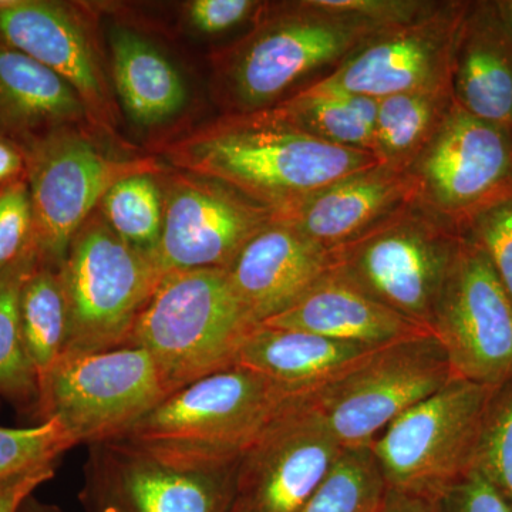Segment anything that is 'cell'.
<instances>
[{
    "instance_id": "1",
    "label": "cell",
    "mask_w": 512,
    "mask_h": 512,
    "mask_svg": "<svg viewBox=\"0 0 512 512\" xmlns=\"http://www.w3.org/2000/svg\"><path fill=\"white\" fill-rule=\"evenodd\" d=\"M167 157L183 173L217 181L276 217L343 178L380 165L366 151L309 136L272 109L229 114L175 143Z\"/></svg>"
},
{
    "instance_id": "2",
    "label": "cell",
    "mask_w": 512,
    "mask_h": 512,
    "mask_svg": "<svg viewBox=\"0 0 512 512\" xmlns=\"http://www.w3.org/2000/svg\"><path fill=\"white\" fill-rule=\"evenodd\" d=\"M384 29L326 0L292 3L265 16L222 64L235 113L271 109L338 69Z\"/></svg>"
},
{
    "instance_id": "3",
    "label": "cell",
    "mask_w": 512,
    "mask_h": 512,
    "mask_svg": "<svg viewBox=\"0 0 512 512\" xmlns=\"http://www.w3.org/2000/svg\"><path fill=\"white\" fill-rule=\"evenodd\" d=\"M258 325L227 269L173 271L161 276L128 346L150 353L174 393L237 365Z\"/></svg>"
},
{
    "instance_id": "4",
    "label": "cell",
    "mask_w": 512,
    "mask_h": 512,
    "mask_svg": "<svg viewBox=\"0 0 512 512\" xmlns=\"http://www.w3.org/2000/svg\"><path fill=\"white\" fill-rule=\"evenodd\" d=\"M239 460L119 437L89 447L80 501L86 512H231Z\"/></svg>"
},
{
    "instance_id": "5",
    "label": "cell",
    "mask_w": 512,
    "mask_h": 512,
    "mask_svg": "<svg viewBox=\"0 0 512 512\" xmlns=\"http://www.w3.org/2000/svg\"><path fill=\"white\" fill-rule=\"evenodd\" d=\"M463 232L419 200L332 249L333 268L377 302L431 330Z\"/></svg>"
},
{
    "instance_id": "6",
    "label": "cell",
    "mask_w": 512,
    "mask_h": 512,
    "mask_svg": "<svg viewBox=\"0 0 512 512\" xmlns=\"http://www.w3.org/2000/svg\"><path fill=\"white\" fill-rule=\"evenodd\" d=\"M305 397L235 365L181 387L121 437L198 456L238 460L275 420Z\"/></svg>"
},
{
    "instance_id": "7",
    "label": "cell",
    "mask_w": 512,
    "mask_h": 512,
    "mask_svg": "<svg viewBox=\"0 0 512 512\" xmlns=\"http://www.w3.org/2000/svg\"><path fill=\"white\" fill-rule=\"evenodd\" d=\"M59 275L69 322L64 353H89L128 346L163 272L154 256L130 247L94 214L73 238Z\"/></svg>"
},
{
    "instance_id": "8",
    "label": "cell",
    "mask_w": 512,
    "mask_h": 512,
    "mask_svg": "<svg viewBox=\"0 0 512 512\" xmlns=\"http://www.w3.org/2000/svg\"><path fill=\"white\" fill-rule=\"evenodd\" d=\"M170 394L144 349L64 353L39 384L36 416L59 421L76 446L90 447L124 436Z\"/></svg>"
},
{
    "instance_id": "9",
    "label": "cell",
    "mask_w": 512,
    "mask_h": 512,
    "mask_svg": "<svg viewBox=\"0 0 512 512\" xmlns=\"http://www.w3.org/2000/svg\"><path fill=\"white\" fill-rule=\"evenodd\" d=\"M497 390L451 379L390 423L370 446L387 490L429 500L473 470Z\"/></svg>"
},
{
    "instance_id": "10",
    "label": "cell",
    "mask_w": 512,
    "mask_h": 512,
    "mask_svg": "<svg viewBox=\"0 0 512 512\" xmlns=\"http://www.w3.org/2000/svg\"><path fill=\"white\" fill-rule=\"evenodd\" d=\"M40 264L60 269L79 229L114 184L141 173L160 174L154 161L120 160L89 138L59 127L23 144Z\"/></svg>"
},
{
    "instance_id": "11",
    "label": "cell",
    "mask_w": 512,
    "mask_h": 512,
    "mask_svg": "<svg viewBox=\"0 0 512 512\" xmlns=\"http://www.w3.org/2000/svg\"><path fill=\"white\" fill-rule=\"evenodd\" d=\"M451 379L443 346L427 332L376 349L311 399L343 448L365 447Z\"/></svg>"
},
{
    "instance_id": "12",
    "label": "cell",
    "mask_w": 512,
    "mask_h": 512,
    "mask_svg": "<svg viewBox=\"0 0 512 512\" xmlns=\"http://www.w3.org/2000/svg\"><path fill=\"white\" fill-rule=\"evenodd\" d=\"M431 332L454 379L491 387L512 380V299L483 249L464 234Z\"/></svg>"
},
{
    "instance_id": "13",
    "label": "cell",
    "mask_w": 512,
    "mask_h": 512,
    "mask_svg": "<svg viewBox=\"0 0 512 512\" xmlns=\"http://www.w3.org/2000/svg\"><path fill=\"white\" fill-rule=\"evenodd\" d=\"M410 173L421 204L461 229L471 215L512 191V130L478 119L454 101Z\"/></svg>"
},
{
    "instance_id": "14",
    "label": "cell",
    "mask_w": 512,
    "mask_h": 512,
    "mask_svg": "<svg viewBox=\"0 0 512 512\" xmlns=\"http://www.w3.org/2000/svg\"><path fill=\"white\" fill-rule=\"evenodd\" d=\"M470 2H436L403 25L370 37L323 82L372 100L451 87L454 50Z\"/></svg>"
},
{
    "instance_id": "15",
    "label": "cell",
    "mask_w": 512,
    "mask_h": 512,
    "mask_svg": "<svg viewBox=\"0 0 512 512\" xmlns=\"http://www.w3.org/2000/svg\"><path fill=\"white\" fill-rule=\"evenodd\" d=\"M163 197V234L156 252L163 275L228 269L242 248L276 220L268 208L197 175H173Z\"/></svg>"
},
{
    "instance_id": "16",
    "label": "cell",
    "mask_w": 512,
    "mask_h": 512,
    "mask_svg": "<svg viewBox=\"0 0 512 512\" xmlns=\"http://www.w3.org/2000/svg\"><path fill=\"white\" fill-rule=\"evenodd\" d=\"M342 453L311 396L305 397L239 460L237 503L245 512H298Z\"/></svg>"
},
{
    "instance_id": "17",
    "label": "cell",
    "mask_w": 512,
    "mask_h": 512,
    "mask_svg": "<svg viewBox=\"0 0 512 512\" xmlns=\"http://www.w3.org/2000/svg\"><path fill=\"white\" fill-rule=\"evenodd\" d=\"M0 43L53 70L76 90L99 126L110 121L92 43L73 13L46 0H0Z\"/></svg>"
},
{
    "instance_id": "18",
    "label": "cell",
    "mask_w": 512,
    "mask_h": 512,
    "mask_svg": "<svg viewBox=\"0 0 512 512\" xmlns=\"http://www.w3.org/2000/svg\"><path fill=\"white\" fill-rule=\"evenodd\" d=\"M333 268L332 252L285 222H272L227 269L239 299L259 323L301 301Z\"/></svg>"
},
{
    "instance_id": "19",
    "label": "cell",
    "mask_w": 512,
    "mask_h": 512,
    "mask_svg": "<svg viewBox=\"0 0 512 512\" xmlns=\"http://www.w3.org/2000/svg\"><path fill=\"white\" fill-rule=\"evenodd\" d=\"M417 200L419 187L410 171L377 165L316 192L278 215L276 221L291 225L303 237L332 251L362 237Z\"/></svg>"
},
{
    "instance_id": "20",
    "label": "cell",
    "mask_w": 512,
    "mask_h": 512,
    "mask_svg": "<svg viewBox=\"0 0 512 512\" xmlns=\"http://www.w3.org/2000/svg\"><path fill=\"white\" fill-rule=\"evenodd\" d=\"M451 87L461 109L512 130V32L497 3L470 2L454 50Z\"/></svg>"
},
{
    "instance_id": "21",
    "label": "cell",
    "mask_w": 512,
    "mask_h": 512,
    "mask_svg": "<svg viewBox=\"0 0 512 512\" xmlns=\"http://www.w3.org/2000/svg\"><path fill=\"white\" fill-rule=\"evenodd\" d=\"M264 323L373 349L431 332L377 302L335 268L291 309Z\"/></svg>"
},
{
    "instance_id": "22",
    "label": "cell",
    "mask_w": 512,
    "mask_h": 512,
    "mask_svg": "<svg viewBox=\"0 0 512 512\" xmlns=\"http://www.w3.org/2000/svg\"><path fill=\"white\" fill-rule=\"evenodd\" d=\"M375 350L259 323L242 346L237 365L308 397L348 373Z\"/></svg>"
},
{
    "instance_id": "23",
    "label": "cell",
    "mask_w": 512,
    "mask_h": 512,
    "mask_svg": "<svg viewBox=\"0 0 512 512\" xmlns=\"http://www.w3.org/2000/svg\"><path fill=\"white\" fill-rule=\"evenodd\" d=\"M86 114L79 94L59 74L0 43V136L28 143Z\"/></svg>"
},
{
    "instance_id": "24",
    "label": "cell",
    "mask_w": 512,
    "mask_h": 512,
    "mask_svg": "<svg viewBox=\"0 0 512 512\" xmlns=\"http://www.w3.org/2000/svg\"><path fill=\"white\" fill-rule=\"evenodd\" d=\"M114 82L128 116L141 126H154L175 116L187 101L180 73L144 37L127 29L111 37Z\"/></svg>"
},
{
    "instance_id": "25",
    "label": "cell",
    "mask_w": 512,
    "mask_h": 512,
    "mask_svg": "<svg viewBox=\"0 0 512 512\" xmlns=\"http://www.w3.org/2000/svg\"><path fill=\"white\" fill-rule=\"evenodd\" d=\"M271 109L309 136L332 146L373 154L377 100L318 80Z\"/></svg>"
},
{
    "instance_id": "26",
    "label": "cell",
    "mask_w": 512,
    "mask_h": 512,
    "mask_svg": "<svg viewBox=\"0 0 512 512\" xmlns=\"http://www.w3.org/2000/svg\"><path fill=\"white\" fill-rule=\"evenodd\" d=\"M454 104L453 87L377 100L373 156L384 167L410 171Z\"/></svg>"
},
{
    "instance_id": "27",
    "label": "cell",
    "mask_w": 512,
    "mask_h": 512,
    "mask_svg": "<svg viewBox=\"0 0 512 512\" xmlns=\"http://www.w3.org/2000/svg\"><path fill=\"white\" fill-rule=\"evenodd\" d=\"M40 264L36 248L0 271V396L23 410L37 412L39 380L23 346L20 295Z\"/></svg>"
},
{
    "instance_id": "28",
    "label": "cell",
    "mask_w": 512,
    "mask_h": 512,
    "mask_svg": "<svg viewBox=\"0 0 512 512\" xmlns=\"http://www.w3.org/2000/svg\"><path fill=\"white\" fill-rule=\"evenodd\" d=\"M67 329L66 299L59 269L39 264L26 279L20 295L23 346L39 384L63 356Z\"/></svg>"
},
{
    "instance_id": "29",
    "label": "cell",
    "mask_w": 512,
    "mask_h": 512,
    "mask_svg": "<svg viewBox=\"0 0 512 512\" xmlns=\"http://www.w3.org/2000/svg\"><path fill=\"white\" fill-rule=\"evenodd\" d=\"M156 175L141 173L124 178L101 200L103 218L130 247L154 256L164 224L163 190Z\"/></svg>"
},
{
    "instance_id": "30",
    "label": "cell",
    "mask_w": 512,
    "mask_h": 512,
    "mask_svg": "<svg viewBox=\"0 0 512 512\" xmlns=\"http://www.w3.org/2000/svg\"><path fill=\"white\" fill-rule=\"evenodd\" d=\"M386 493L372 447L343 448L328 477L298 512H379Z\"/></svg>"
},
{
    "instance_id": "31",
    "label": "cell",
    "mask_w": 512,
    "mask_h": 512,
    "mask_svg": "<svg viewBox=\"0 0 512 512\" xmlns=\"http://www.w3.org/2000/svg\"><path fill=\"white\" fill-rule=\"evenodd\" d=\"M473 468L497 488L512 510V380L498 387L494 394Z\"/></svg>"
},
{
    "instance_id": "32",
    "label": "cell",
    "mask_w": 512,
    "mask_h": 512,
    "mask_svg": "<svg viewBox=\"0 0 512 512\" xmlns=\"http://www.w3.org/2000/svg\"><path fill=\"white\" fill-rule=\"evenodd\" d=\"M76 447L62 424L45 420L32 427L0 426V481L43 464L57 463Z\"/></svg>"
},
{
    "instance_id": "33",
    "label": "cell",
    "mask_w": 512,
    "mask_h": 512,
    "mask_svg": "<svg viewBox=\"0 0 512 512\" xmlns=\"http://www.w3.org/2000/svg\"><path fill=\"white\" fill-rule=\"evenodd\" d=\"M461 232L483 249L512 299V191L471 215Z\"/></svg>"
},
{
    "instance_id": "34",
    "label": "cell",
    "mask_w": 512,
    "mask_h": 512,
    "mask_svg": "<svg viewBox=\"0 0 512 512\" xmlns=\"http://www.w3.org/2000/svg\"><path fill=\"white\" fill-rule=\"evenodd\" d=\"M33 248L29 187L26 181L18 180L0 190V271Z\"/></svg>"
},
{
    "instance_id": "35",
    "label": "cell",
    "mask_w": 512,
    "mask_h": 512,
    "mask_svg": "<svg viewBox=\"0 0 512 512\" xmlns=\"http://www.w3.org/2000/svg\"><path fill=\"white\" fill-rule=\"evenodd\" d=\"M429 512H512L490 481L477 470L429 498Z\"/></svg>"
},
{
    "instance_id": "36",
    "label": "cell",
    "mask_w": 512,
    "mask_h": 512,
    "mask_svg": "<svg viewBox=\"0 0 512 512\" xmlns=\"http://www.w3.org/2000/svg\"><path fill=\"white\" fill-rule=\"evenodd\" d=\"M258 2L252 0H194L188 6V19L204 35H220L247 22Z\"/></svg>"
},
{
    "instance_id": "37",
    "label": "cell",
    "mask_w": 512,
    "mask_h": 512,
    "mask_svg": "<svg viewBox=\"0 0 512 512\" xmlns=\"http://www.w3.org/2000/svg\"><path fill=\"white\" fill-rule=\"evenodd\" d=\"M57 463L30 468L0 481V512H19L37 488L56 476Z\"/></svg>"
},
{
    "instance_id": "38",
    "label": "cell",
    "mask_w": 512,
    "mask_h": 512,
    "mask_svg": "<svg viewBox=\"0 0 512 512\" xmlns=\"http://www.w3.org/2000/svg\"><path fill=\"white\" fill-rule=\"evenodd\" d=\"M23 171H26L23 148L10 138L0 136V185L15 183Z\"/></svg>"
},
{
    "instance_id": "39",
    "label": "cell",
    "mask_w": 512,
    "mask_h": 512,
    "mask_svg": "<svg viewBox=\"0 0 512 512\" xmlns=\"http://www.w3.org/2000/svg\"><path fill=\"white\" fill-rule=\"evenodd\" d=\"M379 512H429V500L387 490Z\"/></svg>"
},
{
    "instance_id": "40",
    "label": "cell",
    "mask_w": 512,
    "mask_h": 512,
    "mask_svg": "<svg viewBox=\"0 0 512 512\" xmlns=\"http://www.w3.org/2000/svg\"><path fill=\"white\" fill-rule=\"evenodd\" d=\"M19 512H66L63 511L59 505L43 503V501L37 500L35 495L30 497L28 501H26L25 505H23L22 510Z\"/></svg>"
},
{
    "instance_id": "41",
    "label": "cell",
    "mask_w": 512,
    "mask_h": 512,
    "mask_svg": "<svg viewBox=\"0 0 512 512\" xmlns=\"http://www.w3.org/2000/svg\"><path fill=\"white\" fill-rule=\"evenodd\" d=\"M497 8L500 12L501 18L507 23L508 28L512 32V0H498Z\"/></svg>"
},
{
    "instance_id": "42",
    "label": "cell",
    "mask_w": 512,
    "mask_h": 512,
    "mask_svg": "<svg viewBox=\"0 0 512 512\" xmlns=\"http://www.w3.org/2000/svg\"><path fill=\"white\" fill-rule=\"evenodd\" d=\"M231 512H245V510L237 503V501H235L234 508H232Z\"/></svg>"
}]
</instances>
